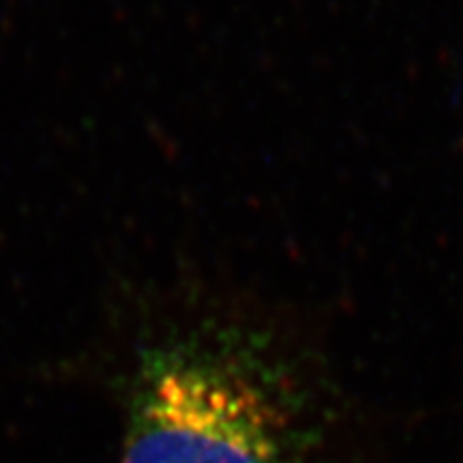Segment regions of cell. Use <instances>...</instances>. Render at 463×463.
Returning <instances> with one entry per match:
<instances>
[{
  "mask_svg": "<svg viewBox=\"0 0 463 463\" xmlns=\"http://www.w3.org/2000/svg\"><path fill=\"white\" fill-rule=\"evenodd\" d=\"M298 392L256 344L223 335L144 352L120 463H314Z\"/></svg>",
  "mask_w": 463,
  "mask_h": 463,
  "instance_id": "1",
  "label": "cell"
}]
</instances>
